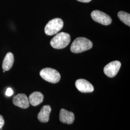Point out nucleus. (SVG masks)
Instances as JSON below:
<instances>
[{
  "instance_id": "dca6fc26",
  "label": "nucleus",
  "mask_w": 130,
  "mask_h": 130,
  "mask_svg": "<svg viewBox=\"0 0 130 130\" xmlns=\"http://www.w3.org/2000/svg\"><path fill=\"white\" fill-rule=\"evenodd\" d=\"M77 1L82 3H89L91 2L92 0H77Z\"/></svg>"
},
{
  "instance_id": "9d476101",
  "label": "nucleus",
  "mask_w": 130,
  "mask_h": 130,
  "mask_svg": "<svg viewBox=\"0 0 130 130\" xmlns=\"http://www.w3.org/2000/svg\"><path fill=\"white\" fill-rule=\"evenodd\" d=\"M51 112V107L49 105L43 106L38 115V119L41 122H47L49 120V116Z\"/></svg>"
},
{
  "instance_id": "f8f14e48",
  "label": "nucleus",
  "mask_w": 130,
  "mask_h": 130,
  "mask_svg": "<svg viewBox=\"0 0 130 130\" xmlns=\"http://www.w3.org/2000/svg\"><path fill=\"white\" fill-rule=\"evenodd\" d=\"M14 62V57L12 53H8L3 62V69L5 71H7L12 67Z\"/></svg>"
},
{
  "instance_id": "9b49d317",
  "label": "nucleus",
  "mask_w": 130,
  "mask_h": 130,
  "mask_svg": "<svg viewBox=\"0 0 130 130\" xmlns=\"http://www.w3.org/2000/svg\"><path fill=\"white\" fill-rule=\"evenodd\" d=\"M44 96L42 93L40 92H34L30 94L28 101L29 104L33 106H37L42 103Z\"/></svg>"
},
{
  "instance_id": "7ed1b4c3",
  "label": "nucleus",
  "mask_w": 130,
  "mask_h": 130,
  "mask_svg": "<svg viewBox=\"0 0 130 130\" xmlns=\"http://www.w3.org/2000/svg\"><path fill=\"white\" fill-rule=\"evenodd\" d=\"M40 74L42 79L52 84H56L60 79V73L56 70L50 68L42 69Z\"/></svg>"
},
{
  "instance_id": "20e7f679",
  "label": "nucleus",
  "mask_w": 130,
  "mask_h": 130,
  "mask_svg": "<svg viewBox=\"0 0 130 130\" xmlns=\"http://www.w3.org/2000/svg\"><path fill=\"white\" fill-rule=\"evenodd\" d=\"M63 26L64 22L61 19H53L47 24L44 28V31L47 35H54L58 32L63 28Z\"/></svg>"
},
{
  "instance_id": "4468645a",
  "label": "nucleus",
  "mask_w": 130,
  "mask_h": 130,
  "mask_svg": "<svg viewBox=\"0 0 130 130\" xmlns=\"http://www.w3.org/2000/svg\"><path fill=\"white\" fill-rule=\"evenodd\" d=\"M13 94V91L11 88H8L6 90L5 94L6 96H10Z\"/></svg>"
},
{
  "instance_id": "f257e3e1",
  "label": "nucleus",
  "mask_w": 130,
  "mask_h": 130,
  "mask_svg": "<svg viewBox=\"0 0 130 130\" xmlns=\"http://www.w3.org/2000/svg\"><path fill=\"white\" fill-rule=\"evenodd\" d=\"M93 47V42L84 37L76 38L72 42L70 50L73 53H80L91 49Z\"/></svg>"
},
{
  "instance_id": "ddd939ff",
  "label": "nucleus",
  "mask_w": 130,
  "mask_h": 130,
  "mask_svg": "<svg viewBox=\"0 0 130 130\" xmlns=\"http://www.w3.org/2000/svg\"><path fill=\"white\" fill-rule=\"evenodd\" d=\"M118 16L121 21L126 25L130 26V14L123 11H120L118 13Z\"/></svg>"
},
{
  "instance_id": "423d86ee",
  "label": "nucleus",
  "mask_w": 130,
  "mask_h": 130,
  "mask_svg": "<svg viewBox=\"0 0 130 130\" xmlns=\"http://www.w3.org/2000/svg\"><path fill=\"white\" fill-rule=\"evenodd\" d=\"M121 67L119 61H114L107 64L104 69V72L109 78L114 77L116 75Z\"/></svg>"
},
{
  "instance_id": "f03ea898",
  "label": "nucleus",
  "mask_w": 130,
  "mask_h": 130,
  "mask_svg": "<svg viewBox=\"0 0 130 130\" xmlns=\"http://www.w3.org/2000/svg\"><path fill=\"white\" fill-rule=\"evenodd\" d=\"M71 38L67 33H59L52 38L50 44L52 47L56 49H61L67 46L70 42Z\"/></svg>"
},
{
  "instance_id": "1a4fd4ad",
  "label": "nucleus",
  "mask_w": 130,
  "mask_h": 130,
  "mask_svg": "<svg viewBox=\"0 0 130 130\" xmlns=\"http://www.w3.org/2000/svg\"><path fill=\"white\" fill-rule=\"evenodd\" d=\"M59 120L62 123L71 124L74 121V114L72 112L69 111L65 109L62 108L59 113Z\"/></svg>"
},
{
  "instance_id": "6e6552de",
  "label": "nucleus",
  "mask_w": 130,
  "mask_h": 130,
  "mask_svg": "<svg viewBox=\"0 0 130 130\" xmlns=\"http://www.w3.org/2000/svg\"><path fill=\"white\" fill-rule=\"evenodd\" d=\"M13 103L16 106L22 108H27L29 106V103L27 96L24 93H19L14 96Z\"/></svg>"
},
{
  "instance_id": "39448f33",
  "label": "nucleus",
  "mask_w": 130,
  "mask_h": 130,
  "mask_svg": "<svg viewBox=\"0 0 130 130\" xmlns=\"http://www.w3.org/2000/svg\"><path fill=\"white\" fill-rule=\"evenodd\" d=\"M91 16L94 21L103 25L107 26L112 23V19L110 16L99 10L93 11Z\"/></svg>"
},
{
  "instance_id": "2eb2a0df",
  "label": "nucleus",
  "mask_w": 130,
  "mask_h": 130,
  "mask_svg": "<svg viewBox=\"0 0 130 130\" xmlns=\"http://www.w3.org/2000/svg\"><path fill=\"white\" fill-rule=\"evenodd\" d=\"M4 124H5V121H4V118L2 115H0V129L1 130H2V128L3 127Z\"/></svg>"
},
{
  "instance_id": "0eeeda50",
  "label": "nucleus",
  "mask_w": 130,
  "mask_h": 130,
  "mask_svg": "<svg viewBox=\"0 0 130 130\" xmlns=\"http://www.w3.org/2000/svg\"><path fill=\"white\" fill-rule=\"evenodd\" d=\"M75 86L79 91L82 93H91L94 90L93 85L84 79H77L75 82Z\"/></svg>"
}]
</instances>
